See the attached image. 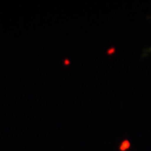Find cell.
<instances>
[{
  "label": "cell",
  "instance_id": "obj_1",
  "mask_svg": "<svg viewBox=\"0 0 151 151\" xmlns=\"http://www.w3.org/2000/svg\"><path fill=\"white\" fill-rule=\"evenodd\" d=\"M129 142L128 140H125L124 142L122 143V146H121V150L122 151H125L127 148H129Z\"/></svg>",
  "mask_w": 151,
  "mask_h": 151
},
{
  "label": "cell",
  "instance_id": "obj_2",
  "mask_svg": "<svg viewBox=\"0 0 151 151\" xmlns=\"http://www.w3.org/2000/svg\"><path fill=\"white\" fill-rule=\"evenodd\" d=\"M113 52H114V49H110V50H109V53H110V54H111V53H113Z\"/></svg>",
  "mask_w": 151,
  "mask_h": 151
}]
</instances>
